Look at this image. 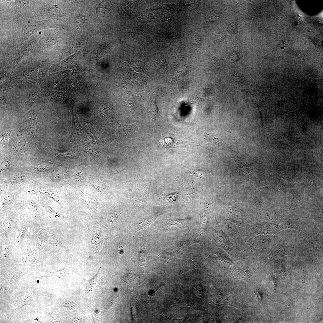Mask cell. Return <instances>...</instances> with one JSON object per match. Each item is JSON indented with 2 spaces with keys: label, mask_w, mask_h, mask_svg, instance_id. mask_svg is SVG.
Masks as SVG:
<instances>
[{
  "label": "cell",
  "mask_w": 323,
  "mask_h": 323,
  "mask_svg": "<svg viewBox=\"0 0 323 323\" xmlns=\"http://www.w3.org/2000/svg\"><path fill=\"white\" fill-rule=\"evenodd\" d=\"M254 293L255 294L256 296V299L257 302L259 303H261L262 301V299L260 294L257 292H254Z\"/></svg>",
  "instance_id": "603a6c76"
},
{
  "label": "cell",
  "mask_w": 323,
  "mask_h": 323,
  "mask_svg": "<svg viewBox=\"0 0 323 323\" xmlns=\"http://www.w3.org/2000/svg\"><path fill=\"white\" fill-rule=\"evenodd\" d=\"M45 14L49 17L58 18L65 16L64 14L60 10L56 1L49 3L44 7Z\"/></svg>",
  "instance_id": "7a4b0ae2"
},
{
  "label": "cell",
  "mask_w": 323,
  "mask_h": 323,
  "mask_svg": "<svg viewBox=\"0 0 323 323\" xmlns=\"http://www.w3.org/2000/svg\"><path fill=\"white\" fill-rule=\"evenodd\" d=\"M10 248L9 245L6 244L4 245L3 247L2 251L4 255H7L9 254L10 252Z\"/></svg>",
  "instance_id": "44dd1931"
},
{
  "label": "cell",
  "mask_w": 323,
  "mask_h": 323,
  "mask_svg": "<svg viewBox=\"0 0 323 323\" xmlns=\"http://www.w3.org/2000/svg\"><path fill=\"white\" fill-rule=\"evenodd\" d=\"M81 195L85 204L89 207L94 209L97 207L98 201L94 196L81 191Z\"/></svg>",
  "instance_id": "3957f363"
},
{
  "label": "cell",
  "mask_w": 323,
  "mask_h": 323,
  "mask_svg": "<svg viewBox=\"0 0 323 323\" xmlns=\"http://www.w3.org/2000/svg\"><path fill=\"white\" fill-rule=\"evenodd\" d=\"M117 299L118 297L117 296H112L109 299L106 305V309H108L111 308L113 306Z\"/></svg>",
  "instance_id": "2e32d148"
},
{
  "label": "cell",
  "mask_w": 323,
  "mask_h": 323,
  "mask_svg": "<svg viewBox=\"0 0 323 323\" xmlns=\"http://www.w3.org/2000/svg\"><path fill=\"white\" fill-rule=\"evenodd\" d=\"M160 250V252L158 255V258L160 260L166 264L170 263L173 257L169 252L170 250Z\"/></svg>",
  "instance_id": "5b68a950"
},
{
  "label": "cell",
  "mask_w": 323,
  "mask_h": 323,
  "mask_svg": "<svg viewBox=\"0 0 323 323\" xmlns=\"http://www.w3.org/2000/svg\"><path fill=\"white\" fill-rule=\"evenodd\" d=\"M204 139L209 142L218 143L220 141V138L214 134L205 133H204Z\"/></svg>",
  "instance_id": "9c48e42d"
},
{
  "label": "cell",
  "mask_w": 323,
  "mask_h": 323,
  "mask_svg": "<svg viewBox=\"0 0 323 323\" xmlns=\"http://www.w3.org/2000/svg\"><path fill=\"white\" fill-rule=\"evenodd\" d=\"M34 171L40 172H46L50 170V168L47 167L40 166L33 168Z\"/></svg>",
  "instance_id": "ac0fdd59"
},
{
  "label": "cell",
  "mask_w": 323,
  "mask_h": 323,
  "mask_svg": "<svg viewBox=\"0 0 323 323\" xmlns=\"http://www.w3.org/2000/svg\"><path fill=\"white\" fill-rule=\"evenodd\" d=\"M171 136L165 137L161 140L162 145L166 148L199 146L194 144L192 143L176 139V138L174 137V135L173 134Z\"/></svg>",
  "instance_id": "6da1fadb"
},
{
  "label": "cell",
  "mask_w": 323,
  "mask_h": 323,
  "mask_svg": "<svg viewBox=\"0 0 323 323\" xmlns=\"http://www.w3.org/2000/svg\"><path fill=\"white\" fill-rule=\"evenodd\" d=\"M11 163L8 160H5L1 165V172L4 174L7 172L11 166Z\"/></svg>",
  "instance_id": "9a60e30c"
},
{
  "label": "cell",
  "mask_w": 323,
  "mask_h": 323,
  "mask_svg": "<svg viewBox=\"0 0 323 323\" xmlns=\"http://www.w3.org/2000/svg\"><path fill=\"white\" fill-rule=\"evenodd\" d=\"M243 162L242 160L240 159H237L236 160V162L237 165L240 167H243L245 166V163H242Z\"/></svg>",
  "instance_id": "cb8c5ba5"
},
{
  "label": "cell",
  "mask_w": 323,
  "mask_h": 323,
  "mask_svg": "<svg viewBox=\"0 0 323 323\" xmlns=\"http://www.w3.org/2000/svg\"><path fill=\"white\" fill-rule=\"evenodd\" d=\"M192 174L194 176L201 178L205 180L207 172L204 170L196 169L193 170L191 172Z\"/></svg>",
  "instance_id": "7c38bea8"
},
{
  "label": "cell",
  "mask_w": 323,
  "mask_h": 323,
  "mask_svg": "<svg viewBox=\"0 0 323 323\" xmlns=\"http://www.w3.org/2000/svg\"><path fill=\"white\" fill-rule=\"evenodd\" d=\"M29 204L32 209L35 211L37 210V207L33 201H30L29 203Z\"/></svg>",
  "instance_id": "7402d4cb"
},
{
  "label": "cell",
  "mask_w": 323,
  "mask_h": 323,
  "mask_svg": "<svg viewBox=\"0 0 323 323\" xmlns=\"http://www.w3.org/2000/svg\"><path fill=\"white\" fill-rule=\"evenodd\" d=\"M46 212L47 214L50 217L52 216L55 218H57L60 216V213L59 212L55 211L50 206H48L46 208Z\"/></svg>",
  "instance_id": "5bb4252c"
},
{
  "label": "cell",
  "mask_w": 323,
  "mask_h": 323,
  "mask_svg": "<svg viewBox=\"0 0 323 323\" xmlns=\"http://www.w3.org/2000/svg\"><path fill=\"white\" fill-rule=\"evenodd\" d=\"M35 240L37 248L39 251L41 250L42 247L43 239L42 236L39 233L36 234Z\"/></svg>",
  "instance_id": "4fadbf2b"
},
{
  "label": "cell",
  "mask_w": 323,
  "mask_h": 323,
  "mask_svg": "<svg viewBox=\"0 0 323 323\" xmlns=\"http://www.w3.org/2000/svg\"><path fill=\"white\" fill-rule=\"evenodd\" d=\"M59 243V241L56 237L53 234L50 235L49 244L52 245H56Z\"/></svg>",
  "instance_id": "d6986e66"
},
{
  "label": "cell",
  "mask_w": 323,
  "mask_h": 323,
  "mask_svg": "<svg viewBox=\"0 0 323 323\" xmlns=\"http://www.w3.org/2000/svg\"><path fill=\"white\" fill-rule=\"evenodd\" d=\"M14 197V196L12 194H10L5 196L1 202L2 207L5 208L8 206L13 201Z\"/></svg>",
  "instance_id": "8fae6325"
},
{
  "label": "cell",
  "mask_w": 323,
  "mask_h": 323,
  "mask_svg": "<svg viewBox=\"0 0 323 323\" xmlns=\"http://www.w3.org/2000/svg\"><path fill=\"white\" fill-rule=\"evenodd\" d=\"M26 179V177L25 176H17L11 179L9 181V183L10 185H16L23 183Z\"/></svg>",
  "instance_id": "30bf717a"
},
{
  "label": "cell",
  "mask_w": 323,
  "mask_h": 323,
  "mask_svg": "<svg viewBox=\"0 0 323 323\" xmlns=\"http://www.w3.org/2000/svg\"><path fill=\"white\" fill-rule=\"evenodd\" d=\"M72 175L74 179L78 180L83 178L84 174L83 171H81L76 170L73 173Z\"/></svg>",
  "instance_id": "e0dca14e"
},
{
  "label": "cell",
  "mask_w": 323,
  "mask_h": 323,
  "mask_svg": "<svg viewBox=\"0 0 323 323\" xmlns=\"http://www.w3.org/2000/svg\"><path fill=\"white\" fill-rule=\"evenodd\" d=\"M138 278V276L132 272L124 276L122 280L127 286L132 287L135 285Z\"/></svg>",
  "instance_id": "277c9868"
},
{
  "label": "cell",
  "mask_w": 323,
  "mask_h": 323,
  "mask_svg": "<svg viewBox=\"0 0 323 323\" xmlns=\"http://www.w3.org/2000/svg\"><path fill=\"white\" fill-rule=\"evenodd\" d=\"M56 155L59 160L63 161H67L74 159L76 157L75 154L72 152H68L65 153L60 154L55 153Z\"/></svg>",
  "instance_id": "ba28073f"
},
{
  "label": "cell",
  "mask_w": 323,
  "mask_h": 323,
  "mask_svg": "<svg viewBox=\"0 0 323 323\" xmlns=\"http://www.w3.org/2000/svg\"><path fill=\"white\" fill-rule=\"evenodd\" d=\"M25 233V228L24 227L22 226L19 230L18 235V239L21 240L24 237Z\"/></svg>",
  "instance_id": "ffe728a7"
},
{
  "label": "cell",
  "mask_w": 323,
  "mask_h": 323,
  "mask_svg": "<svg viewBox=\"0 0 323 323\" xmlns=\"http://www.w3.org/2000/svg\"><path fill=\"white\" fill-rule=\"evenodd\" d=\"M100 272V270L94 277L90 280L87 281L85 279H83L85 283L86 289L88 292L90 293L93 291L94 286L97 283Z\"/></svg>",
  "instance_id": "8992f818"
},
{
  "label": "cell",
  "mask_w": 323,
  "mask_h": 323,
  "mask_svg": "<svg viewBox=\"0 0 323 323\" xmlns=\"http://www.w3.org/2000/svg\"><path fill=\"white\" fill-rule=\"evenodd\" d=\"M94 187L100 193L104 194L106 190V186L103 182L98 180H94L92 182Z\"/></svg>",
  "instance_id": "52a82bcc"
}]
</instances>
